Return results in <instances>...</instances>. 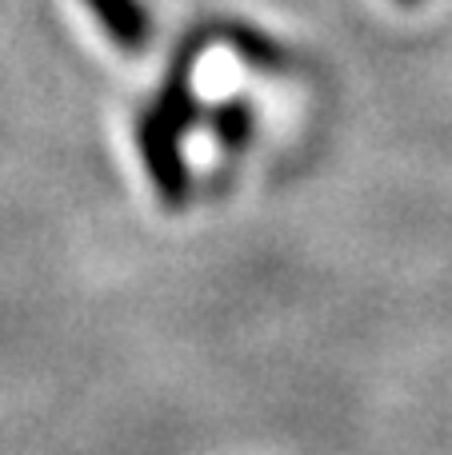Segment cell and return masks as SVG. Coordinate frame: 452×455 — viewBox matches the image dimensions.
Segmentation results:
<instances>
[{
    "label": "cell",
    "mask_w": 452,
    "mask_h": 455,
    "mask_svg": "<svg viewBox=\"0 0 452 455\" xmlns=\"http://www.w3.org/2000/svg\"><path fill=\"white\" fill-rule=\"evenodd\" d=\"M133 140H136V152H141L144 172H149V184L160 196V204H165L168 212H181L192 192L189 160H184V132H176L149 104V108L136 112V120H133Z\"/></svg>",
    "instance_id": "6da1fadb"
},
{
    "label": "cell",
    "mask_w": 452,
    "mask_h": 455,
    "mask_svg": "<svg viewBox=\"0 0 452 455\" xmlns=\"http://www.w3.org/2000/svg\"><path fill=\"white\" fill-rule=\"evenodd\" d=\"M192 60H197V44H184L181 52H176V60L168 64V76H165V84H160L157 100H152V108L184 136L205 120L200 96H197V88H192Z\"/></svg>",
    "instance_id": "7a4b0ae2"
},
{
    "label": "cell",
    "mask_w": 452,
    "mask_h": 455,
    "mask_svg": "<svg viewBox=\"0 0 452 455\" xmlns=\"http://www.w3.org/2000/svg\"><path fill=\"white\" fill-rule=\"evenodd\" d=\"M101 32L120 48L125 56H141L152 44V16L144 0H85Z\"/></svg>",
    "instance_id": "3957f363"
},
{
    "label": "cell",
    "mask_w": 452,
    "mask_h": 455,
    "mask_svg": "<svg viewBox=\"0 0 452 455\" xmlns=\"http://www.w3.org/2000/svg\"><path fill=\"white\" fill-rule=\"evenodd\" d=\"M208 124H213V136L224 152H245L256 132V112L245 96H229L208 112Z\"/></svg>",
    "instance_id": "277c9868"
},
{
    "label": "cell",
    "mask_w": 452,
    "mask_h": 455,
    "mask_svg": "<svg viewBox=\"0 0 452 455\" xmlns=\"http://www.w3.org/2000/svg\"><path fill=\"white\" fill-rule=\"evenodd\" d=\"M229 44H232V52H240L256 68H280L285 64V52L272 44V36H261L253 28H229Z\"/></svg>",
    "instance_id": "5b68a950"
},
{
    "label": "cell",
    "mask_w": 452,
    "mask_h": 455,
    "mask_svg": "<svg viewBox=\"0 0 452 455\" xmlns=\"http://www.w3.org/2000/svg\"><path fill=\"white\" fill-rule=\"evenodd\" d=\"M400 4H416V0H400Z\"/></svg>",
    "instance_id": "8992f818"
}]
</instances>
